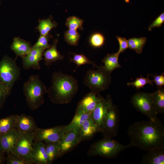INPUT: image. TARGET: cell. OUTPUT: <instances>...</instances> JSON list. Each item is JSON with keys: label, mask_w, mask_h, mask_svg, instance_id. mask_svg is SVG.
Wrapping results in <instances>:
<instances>
[{"label": "cell", "mask_w": 164, "mask_h": 164, "mask_svg": "<svg viewBox=\"0 0 164 164\" xmlns=\"http://www.w3.org/2000/svg\"><path fill=\"white\" fill-rule=\"evenodd\" d=\"M130 143L144 151L164 148V126L160 121L136 122L128 127Z\"/></svg>", "instance_id": "6da1fadb"}, {"label": "cell", "mask_w": 164, "mask_h": 164, "mask_svg": "<svg viewBox=\"0 0 164 164\" xmlns=\"http://www.w3.org/2000/svg\"><path fill=\"white\" fill-rule=\"evenodd\" d=\"M51 82L47 93L51 101L56 104L69 103L78 90L77 80L73 76L60 72L53 73Z\"/></svg>", "instance_id": "7a4b0ae2"}, {"label": "cell", "mask_w": 164, "mask_h": 164, "mask_svg": "<svg viewBox=\"0 0 164 164\" xmlns=\"http://www.w3.org/2000/svg\"><path fill=\"white\" fill-rule=\"evenodd\" d=\"M23 90L30 108L36 110L43 103L44 96L47 92L46 86L37 75H31L23 85Z\"/></svg>", "instance_id": "3957f363"}, {"label": "cell", "mask_w": 164, "mask_h": 164, "mask_svg": "<svg viewBox=\"0 0 164 164\" xmlns=\"http://www.w3.org/2000/svg\"><path fill=\"white\" fill-rule=\"evenodd\" d=\"M112 82L111 74L101 65L96 70L90 69L87 71L84 78L83 83L97 95L107 90Z\"/></svg>", "instance_id": "277c9868"}, {"label": "cell", "mask_w": 164, "mask_h": 164, "mask_svg": "<svg viewBox=\"0 0 164 164\" xmlns=\"http://www.w3.org/2000/svg\"><path fill=\"white\" fill-rule=\"evenodd\" d=\"M132 146L130 143L124 145L111 137L105 136L92 145L90 153L94 156L113 158L116 157L122 151Z\"/></svg>", "instance_id": "5b68a950"}, {"label": "cell", "mask_w": 164, "mask_h": 164, "mask_svg": "<svg viewBox=\"0 0 164 164\" xmlns=\"http://www.w3.org/2000/svg\"><path fill=\"white\" fill-rule=\"evenodd\" d=\"M20 69L15 60L5 55L0 61V82L11 91L15 83L20 77Z\"/></svg>", "instance_id": "8992f818"}, {"label": "cell", "mask_w": 164, "mask_h": 164, "mask_svg": "<svg viewBox=\"0 0 164 164\" xmlns=\"http://www.w3.org/2000/svg\"><path fill=\"white\" fill-rule=\"evenodd\" d=\"M131 103L137 110L149 118V120L155 121L157 119V114L152 104L151 93L142 91L136 93L132 97Z\"/></svg>", "instance_id": "52a82bcc"}, {"label": "cell", "mask_w": 164, "mask_h": 164, "mask_svg": "<svg viewBox=\"0 0 164 164\" xmlns=\"http://www.w3.org/2000/svg\"><path fill=\"white\" fill-rule=\"evenodd\" d=\"M35 136L34 132H22L14 148L12 151L27 164L33 163L32 159V145Z\"/></svg>", "instance_id": "ba28073f"}, {"label": "cell", "mask_w": 164, "mask_h": 164, "mask_svg": "<svg viewBox=\"0 0 164 164\" xmlns=\"http://www.w3.org/2000/svg\"><path fill=\"white\" fill-rule=\"evenodd\" d=\"M119 123V112L114 104L109 109L104 120L100 132L105 136L112 138L117 135Z\"/></svg>", "instance_id": "9c48e42d"}, {"label": "cell", "mask_w": 164, "mask_h": 164, "mask_svg": "<svg viewBox=\"0 0 164 164\" xmlns=\"http://www.w3.org/2000/svg\"><path fill=\"white\" fill-rule=\"evenodd\" d=\"M66 131V126L44 129L38 127L34 132L35 140L45 142H60Z\"/></svg>", "instance_id": "30bf717a"}, {"label": "cell", "mask_w": 164, "mask_h": 164, "mask_svg": "<svg viewBox=\"0 0 164 164\" xmlns=\"http://www.w3.org/2000/svg\"><path fill=\"white\" fill-rule=\"evenodd\" d=\"M113 105L111 97L108 95L106 99L100 96V99L91 115L95 124L100 131L104 120L109 109Z\"/></svg>", "instance_id": "8fae6325"}, {"label": "cell", "mask_w": 164, "mask_h": 164, "mask_svg": "<svg viewBox=\"0 0 164 164\" xmlns=\"http://www.w3.org/2000/svg\"><path fill=\"white\" fill-rule=\"evenodd\" d=\"M79 129L74 128L66 131L60 142L59 157L72 149L81 141Z\"/></svg>", "instance_id": "7c38bea8"}, {"label": "cell", "mask_w": 164, "mask_h": 164, "mask_svg": "<svg viewBox=\"0 0 164 164\" xmlns=\"http://www.w3.org/2000/svg\"><path fill=\"white\" fill-rule=\"evenodd\" d=\"M45 49L32 46L30 51L22 58V66L25 70L31 68L39 70L41 67L39 62L43 59V56Z\"/></svg>", "instance_id": "4fadbf2b"}, {"label": "cell", "mask_w": 164, "mask_h": 164, "mask_svg": "<svg viewBox=\"0 0 164 164\" xmlns=\"http://www.w3.org/2000/svg\"><path fill=\"white\" fill-rule=\"evenodd\" d=\"M22 132L16 128L3 134L0 142V150L7 153L14 148Z\"/></svg>", "instance_id": "5bb4252c"}, {"label": "cell", "mask_w": 164, "mask_h": 164, "mask_svg": "<svg viewBox=\"0 0 164 164\" xmlns=\"http://www.w3.org/2000/svg\"><path fill=\"white\" fill-rule=\"evenodd\" d=\"M32 145V157L33 163L48 164V158L44 143L35 140Z\"/></svg>", "instance_id": "9a60e30c"}, {"label": "cell", "mask_w": 164, "mask_h": 164, "mask_svg": "<svg viewBox=\"0 0 164 164\" xmlns=\"http://www.w3.org/2000/svg\"><path fill=\"white\" fill-rule=\"evenodd\" d=\"M37 128L34 119L31 116L24 114L18 115L16 128L21 132H34Z\"/></svg>", "instance_id": "2e32d148"}, {"label": "cell", "mask_w": 164, "mask_h": 164, "mask_svg": "<svg viewBox=\"0 0 164 164\" xmlns=\"http://www.w3.org/2000/svg\"><path fill=\"white\" fill-rule=\"evenodd\" d=\"M141 164H164V148H156L147 151L140 162Z\"/></svg>", "instance_id": "e0dca14e"}, {"label": "cell", "mask_w": 164, "mask_h": 164, "mask_svg": "<svg viewBox=\"0 0 164 164\" xmlns=\"http://www.w3.org/2000/svg\"><path fill=\"white\" fill-rule=\"evenodd\" d=\"M98 131V127L94 123L91 116L83 122L79 129L81 141L91 138Z\"/></svg>", "instance_id": "ac0fdd59"}, {"label": "cell", "mask_w": 164, "mask_h": 164, "mask_svg": "<svg viewBox=\"0 0 164 164\" xmlns=\"http://www.w3.org/2000/svg\"><path fill=\"white\" fill-rule=\"evenodd\" d=\"M100 96L91 92L81 100L78 106L91 115L99 101Z\"/></svg>", "instance_id": "d6986e66"}, {"label": "cell", "mask_w": 164, "mask_h": 164, "mask_svg": "<svg viewBox=\"0 0 164 164\" xmlns=\"http://www.w3.org/2000/svg\"><path fill=\"white\" fill-rule=\"evenodd\" d=\"M58 40L57 39L54 40L51 47L46 49L43 53L45 64L48 67L51 64L59 60H63L64 57L57 50V45Z\"/></svg>", "instance_id": "ffe728a7"}, {"label": "cell", "mask_w": 164, "mask_h": 164, "mask_svg": "<svg viewBox=\"0 0 164 164\" xmlns=\"http://www.w3.org/2000/svg\"><path fill=\"white\" fill-rule=\"evenodd\" d=\"M31 47L29 43L19 37L14 38L10 46L11 49L16 56L22 58L30 51Z\"/></svg>", "instance_id": "44dd1931"}, {"label": "cell", "mask_w": 164, "mask_h": 164, "mask_svg": "<svg viewBox=\"0 0 164 164\" xmlns=\"http://www.w3.org/2000/svg\"><path fill=\"white\" fill-rule=\"evenodd\" d=\"M91 116V114L77 106L75 114L72 121L66 126V131L70 129L79 128L83 122Z\"/></svg>", "instance_id": "7402d4cb"}, {"label": "cell", "mask_w": 164, "mask_h": 164, "mask_svg": "<svg viewBox=\"0 0 164 164\" xmlns=\"http://www.w3.org/2000/svg\"><path fill=\"white\" fill-rule=\"evenodd\" d=\"M152 99L154 109L157 114L164 113V88L158 87L151 93Z\"/></svg>", "instance_id": "603a6c76"}, {"label": "cell", "mask_w": 164, "mask_h": 164, "mask_svg": "<svg viewBox=\"0 0 164 164\" xmlns=\"http://www.w3.org/2000/svg\"><path fill=\"white\" fill-rule=\"evenodd\" d=\"M119 54L117 52L112 54H108L102 60L104 67L110 74L115 69L121 67L118 61Z\"/></svg>", "instance_id": "cb8c5ba5"}, {"label": "cell", "mask_w": 164, "mask_h": 164, "mask_svg": "<svg viewBox=\"0 0 164 164\" xmlns=\"http://www.w3.org/2000/svg\"><path fill=\"white\" fill-rule=\"evenodd\" d=\"M18 115H11L0 118V133L5 134L16 128V124Z\"/></svg>", "instance_id": "d4e9b609"}, {"label": "cell", "mask_w": 164, "mask_h": 164, "mask_svg": "<svg viewBox=\"0 0 164 164\" xmlns=\"http://www.w3.org/2000/svg\"><path fill=\"white\" fill-rule=\"evenodd\" d=\"M60 142H45L44 143L48 158V164H51L56 158L59 157Z\"/></svg>", "instance_id": "484cf974"}, {"label": "cell", "mask_w": 164, "mask_h": 164, "mask_svg": "<svg viewBox=\"0 0 164 164\" xmlns=\"http://www.w3.org/2000/svg\"><path fill=\"white\" fill-rule=\"evenodd\" d=\"M52 18L50 16L46 19L39 20V24L37 28L41 35H48L49 32L53 28L56 27L57 23L52 21Z\"/></svg>", "instance_id": "4316f807"}, {"label": "cell", "mask_w": 164, "mask_h": 164, "mask_svg": "<svg viewBox=\"0 0 164 164\" xmlns=\"http://www.w3.org/2000/svg\"><path fill=\"white\" fill-rule=\"evenodd\" d=\"M72 56L70 57L69 62H72L76 65L74 70L75 72L77 68L80 66L85 64H91L94 67H97L96 64L90 60L84 55L82 53L78 54L74 53H69Z\"/></svg>", "instance_id": "83f0119b"}, {"label": "cell", "mask_w": 164, "mask_h": 164, "mask_svg": "<svg viewBox=\"0 0 164 164\" xmlns=\"http://www.w3.org/2000/svg\"><path fill=\"white\" fill-rule=\"evenodd\" d=\"M127 40L128 47L130 49L135 50L138 54H140L142 53L146 43L147 38L145 37H133L129 38Z\"/></svg>", "instance_id": "f1b7e54d"}, {"label": "cell", "mask_w": 164, "mask_h": 164, "mask_svg": "<svg viewBox=\"0 0 164 164\" xmlns=\"http://www.w3.org/2000/svg\"><path fill=\"white\" fill-rule=\"evenodd\" d=\"M80 36L77 30L69 29L65 32V40L69 45L76 46L78 44Z\"/></svg>", "instance_id": "f546056e"}, {"label": "cell", "mask_w": 164, "mask_h": 164, "mask_svg": "<svg viewBox=\"0 0 164 164\" xmlns=\"http://www.w3.org/2000/svg\"><path fill=\"white\" fill-rule=\"evenodd\" d=\"M84 22L83 19L75 16H72L67 19L65 25L69 29L82 30L83 29L82 25Z\"/></svg>", "instance_id": "4dcf8cb0"}, {"label": "cell", "mask_w": 164, "mask_h": 164, "mask_svg": "<svg viewBox=\"0 0 164 164\" xmlns=\"http://www.w3.org/2000/svg\"><path fill=\"white\" fill-rule=\"evenodd\" d=\"M149 74L146 78L141 76L137 78L134 81L127 83V85L128 86H132L138 90L141 88H143V87L147 84H149L153 86V81L149 79Z\"/></svg>", "instance_id": "1f68e13d"}, {"label": "cell", "mask_w": 164, "mask_h": 164, "mask_svg": "<svg viewBox=\"0 0 164 164\" xmlns=\"http://www.w3.org/2000/svg\"><path fill=\"white\" fill-rule=\"evenodd\" d=\"M104 36L99 32H96L92 34L89 40L91 45L94 48L101 47L104 44Z\"/></svg>", "instance_id": "d6a6232c"}, {"label": "cell", "mask_w": 164, "mask_h": 164, "mask_svg": "<svg viewBox=\"0 0 164 164\" xmlns=\"http://www.w3.org/2000/svg\"><path fill=\"white\" fill-rule=\"evenodd\" d=\"M7 154L5 160L7 164H27L23 159L13 153L10 152Z\"/></svg>", "instance_id": "836d02e7"}, {"label": "cell", "mask_w": 164, "mask_h": 164, "mask_svg": "<svg viewBox=\"0 0 164 164\" xmlns=\"http://www.w3.org/2000/svg\"><path fill=\"white\" fill-rule=\"evenodd\" d=\"M49 34L46 36L40 35L37 41L32 46L43 48L45 50L49 48L51 46L49 43Z\"/></svg>", "instance_id": "e575fe53"}, {"label": "cell", "mask_w": 164, "mask_h": 164, "mask_svg": "<svg viewBox=\"0 0 164 164\" xmlns=\"http://www.w3.org/2000/svg\"><path fill=\"white\" fill-rule=\"evenodd\" d=\"M11 91L0 82V108L3 106L6 97L10 94Z\"/></svg>", "instance_id": "d590c367"}, {"label": "cell", "mask_w": 164, "mask_h": 164, "mask_svg": "<svg viewBox=\"0 0 164 164\" xmlns=\"http://www.w3.org/2000/svg\"><path fill=\"white\" fill-rule=\"evenodd\" d=\"M119 45V48L117 52L119 54L123 52L128 47V40L125 37L116 36Z\"/></svg>", "instance_id": "8d00e7d4"}, {"label": "cell", "mask_w": 164, "mask_h": 164, "mask_svg": "<svg viewBox=\"0 0 164 164\" xmlns=\"http://www.w3.org/2000/svg\"><path fill=\"white\" fill-rule=\"evenodd\" d=\"M164 22V13L162 12L149 26L148 29L151 31L152 29L155 27H159Z\"/></svg>", "instance_id": "74e56055"}, {"label": "cell", "mask_w": 164, "mask_h": 164, "mask_svg": "<svg viewBox=\"0 0 164 164\" xmlns=\"http://www.w3.org/2000/svg\"><path fill=\"white\" fill-rule=\"evenodd\" d=\"M153 77L154 83L162 80H164V74L163 73L160 75H151Z\"/></svg>", "instance_id": "f35d334b"}, {"label": "cell", "mask_w": 164, "mask_h": 164, "mask_svg": "<svg viewBox=\"0 0 164 164\" xmlns=\"http://www.w3.org/2000/svg\"><path fill=\"white\" fill-rule=\"evenodd\" d=\"M4 152L0 150V164L4 163L5 161Z\"/></svg>", "instance_id": "ab89813d"}, {"label": "cell", "mask_w": 164, "mask_h": 164, "mask_svg": "<svg viewBox=\"0 0 164 164\" xmlns=\"http://www.w3.org/2000/svg\"><path fill=\"white\" fill-rule=\"evenodd\" d=\"M158 87H161L164 85V80L154 83Z\"/></svg>", "instance_id": "60d3db41"}, {"label": "cell", "mask_w": 164, "mask_h": 164, "mask_svg": "<svg viewBox=\"0 0 164 164\" xmlns=\"http://www.w3.org/2000/svg\"><path fill=\"white\" fill-rule=\"evenodd\" d=\"M2 135H3L2 134H1L0 133V142Z\"/></svg>", "instance_id": "b9f144b4"}, {"label": "cell", "mask_w": 164, "mask_h": 164, "mask_svg": "<svg viewBox=\"0 0 164 164\" xmlns=\"http://www.w3.org/2000/svg\"><path fill=\"white\" fill-rule=\"evenodd\" d=\"M0 4H1V2H0Z\"/></svg>", "instance_id": "7bdbcfd3"}]
</instances>
